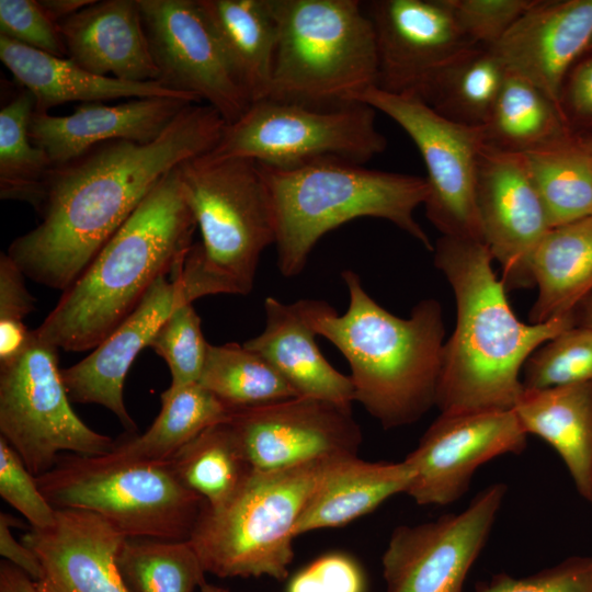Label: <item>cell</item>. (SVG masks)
<instances>
[{"mask_svg":"<svg viewBox=\"0 0 592 592\" xmlns=\"http://www.w3.org/2000/svg\"><path fill=\"white\" fill-rule=\"evenodd\" d=\"M226 125L208 104L192 103L151 143L105 141L54 164L35 208L41 221L7 254L26 277L66 291L156 184L209 152Z\"/></svg>","mask_w":592,"mask_h":592,"instance_id":"6da1fadb","label":"cell"},{"mask_svg":"<svg viewBox=\"0 0 592 592\" xmlns=\"http://www.w3.org/2000/svg\"><path fill=\"white\" fill-rule=\"evenodd\" d=\"M433 251L457 308L456 327L443 346L435 406L447 414L513 410L524 390L520 374L526 360L576 326L574 314L524 323L485 242L442 236Z\"/></svg>","mask_w":592,"mask_h":592,"instance_id":"7a4b0ae2","label":"cell"},{"mask_svg":"<svg viewBox=\"0 0 592 592\" xmlns=\"http://www.w3.org/2000/svg\"><path fill=\"white\" fill-rule=\"evenodd\" d=\"M197 225L179 167L168 172L35 329L70 352L93 350L155 282L183 266Z\"/></svg>","mask_w":592,"mask_h":592,"instance_id":"3957f363","label":"cell"},{"mask_svg":"<svg viewBox=\"0 0 592 592\" xmlns=\"http://www.w3.org/2000/svg\"><path fill=\"white\" fill-rule=\"evenodd\" d=\"M349 292L343 315L323 300L314 301L312 326L351 367L354 399L384 429L421 419L435 406L444 346L442 308L424 299L399 318L375 301L360 276L344 270Z\"/></svg>","mask_w":592,"mask_h":592,"instance_id":"277c9868","label":"cell"},{"mask_svg":"<svg viewBox=\"0 0 592 592\" xmlns=\"http://www.w3.org/2000/svg\"><path fill=\"white\" fill-rule=\"evenodd\" d=\"M258 164L274 215L277 267L285 277L304 270L328 231L361 217L386 219L433 250L414 219V210L429 194L425 178L367 169L333 157L288 168Z\"/></svg>","mask_w":592,"mask_h":592,"instance_id":"5b68a950","label":"cell"},{"mask_svg":"<svg viewBox=\"0 0 592 592\" xmlns=\"http://www.w3.org/2000/svg\"><path fill=\"white\" fill-rule=\"evenodd\" d=\"M179 170L202 236L181 270L187 299L248 295L262 252L275 242L271 200L258 162L201 156Z\"/></svg>","mask_w":592,"mask_h":592,"instance_id":"8992f818","label":"cell"},{"mask_svg":"<svg viewBox=\"0 0 592 592\" xmlns=\"http://www.w3.org/2000/svg\"><path fill=\"white\" fill-rule=\"evenodd\" d=\"M278 25L265 99L330 109L377 86L373 23L356 0H273Z\"/></svg>","mask_w":592,"mask_h":592,"instance_id":"52a82bcc","label":"cell"},{"mask_svg":"<svg viewBox=\"0 0 592 592\" xmlns=\"http://www.w3.org/2000/svg\"><path fill=\"white\" fill-rule=\"evenodd\" d=\"M330 457L277 470L251 469L223 505H204L190 542L206 573L282 581L295 526Z\"/></svg>","mask_w":592,"mask_h":592,"instance_id":"ba28073f","label":"cell"},{"mask_svg":"<svg viewBox=\"0 0 592 592\" xmlns=\"http://www.w3.org/2000/svg\"><path fill=\"white\" fill-rule=\"evenodd\" d=\"M55 509L92 512L126 538L189 540L205 501L169 462L66 453L36 477Z\"/></svg>","mask_w":592,"mask_h":592,"instance_id":"9c48e42d","label":"cell"},{"mask_svg":"<svg viewBox=\"0 0 592 592\" xmlns=\"http://www.w3.org/2000/svg\"><path fill=\"white\" fill-rule=\"evenodd\" d=\"M376 110L362 102L318 109L273 99L253 102L204 158H244L288 168L333 157L363 164L385 151Z\"/></svg>","mask_w":592,"mask_h":592,"instance_id":"30bf717a","label":"cell"},{"mask_svg":"<svg viewBox=\"0 0 592 592\" xmlns=\"http://www.w3.org/2000/svg\"><path fill=\"white\" fill-rule=\"evenodd\" d=\"M58 350L32 330L24 350L0 364L1 437L35 477L47 473L64 452L94 456L115 446L72 410Z\"/></svg>","mask_w":592,"mask_h":592,"instance_id":"8fae6325","label":"cell"},{"mask_svg":"<svg viewBox=\"0 0 592 592\" xmlns=\"http://www.w3.org/2000/svg\"><path fill=\"white\" fill-rule=\"evenodd\" d=\"M396 122L417 146L426 168V218L442 236L483 242L477 206L482 127L454 123L415 96L377 87L354 98Z\"/></svg>","mask_w":592,"mask_h":592,"instance_id":"7c38bea8","label":"cell"},{"mask_svg":"<svg viewBox=\"0 0 592 592\" xmlns=\"http://www.w3.org/2000/svg\"><path fill=\"white\" fill-rule=\"evenodd\" d=\"M157 81L215 109L227 125L252 104L198 0H139Z\"/></svg>","mask_w":592,"mask_h":592,"instance_id":"4fadbf2b","label":"cell"},{"mask_svg":"<svg viewBox=\"0 0 592 592\" xmlns=\"http://www.w3.org/2000/svg\"><path fill=\"white\" fill-rule=\"evenodd\" d=\"M506 493L493 483L460 513L394 530L382 558L386 592H464Z\"/></svg>","mask_w":592,"mask_h":592,"instance_id":"5bb4252c","label":"cell"},{"mask_svg":"<svg viewBox=\"0 0 592 592\" xmlns=\"http://www.w3.org/2000/svg\"><path fill=\"white\" fill-rule=\"evenodd\" d=\"M228 423L246 460L258 470L357 455L362 442L351 408L316 398L294 397L238 409Z\"/></svg>","mask_w":592,"mask_h":592,"instance_id":"9a60e30c","label":"cell"},{"mask_svg":"<svg viewBox=\"0 0 592 592\" xmlns=\"http://www.w3.org/2000/svg\"><path fill=\"white\" fill-rule=\"evenodd\" d=\"M526 442L514 410L441 413L405 458L413 474L406 493L420 505L451 504L479 466L522 453Z\"/></svg>","mask_w":592,"mask_h":592,"instance_id":"2e32d148","label":"cell"},{"mask_svg":"<svg viewBox=\"0 0 592 592\" xmlns=\"http://www.w3.org/2000/svg\"><path fill=\"white\" fill-rule=\"evenodd\" d=\"M483 242L502 267L506 289L534 285L531 255L551 228L524 155L485 143L477 170Z\"/></svg>","mask_w":592,"mask_h":592,"instance_id":"e0dca14e","label":"cell"},{"mask_svg":"<svg viewBox=\"0 0 592 592\" xmlns=\"http://www.w3.org/2000/svg\"><path fill=\"white\" fill-rule=\"evenodd\" d=\"M376 36L377 88L417 96L453 58L476 46L448 0H374L366 4Z\"/></svg>","mask_w":592,"mask_h":592,"instance_id":"ac0fdd59","label":"cell"},{"mask_svg":"<svg viewBox=\"0 0 592 592\" xmlns=\"http://www.w3.org/2000/svg\"><path fill=\"white\" fill-rule=\"evenodd\" d=\"M187 299L181 270L168 281L159 277L136 309L80 362L61 369L70 400L95 403L113 412L128 434L137 424L124 403L126 375L139 352L149 345L172 311Z\"/></svg>","mask_w":592,"mask_h":592,"instance_id":"d6986e66","label":"cell"},{"mask_svg":"<svg viewBox=\"0 0 592 592\" xmlns=\"http://www.w3.org/2000/svg\"><path fill=\"white\" fill-rule=\"evenodd\" d=\"M126 537L101 516L56 509L54 523L33 528L21 540L39 559V592H128L117 566Z\"/></svg>","mask_w":592,"mask_h":592,"instance_id":"ffe728a7","label":"cell"},{"mask_svg":"<svg viewBox=\"0 0 592 592\" xmlns=\"http://www.w3.org/2000/svg\"><path fill=\"white\" fill-rule=\"evenodd\" d=\"M591 43L592 0H535L489 48L508 72L526 79L558 104L566 76Z\"/></svg>","mask_w":592,"mask_h":592,"instance_id":"44dd1931","label":"cell"},{"mask_svg":"<svg viewBox=\"0 0 592 592\" xmlns=\"http://www.w3.org/2000/svg\"><path fill=\"white\" fill-rule=\"evenodd\" d=\"M192 103L186 98H135L115 105L81 103L66 116L34 111L30 137L53 163H65L90 149L112 140L148 144L156 140Z\"/></svg>","mask_w":592,"mask_h":592,"instance_id":"7402d4cb","label":"cell"},{"mask_svg":"<svg viewBox=\"0 0 592 592\" xmlns=\"http://www.w3.org/2000/svg\"><path fill=\"white\" fill-rule=\"evenodd\" d=\"M68 58L98 76L157 81L139 0L94 1L58 23Z\"/></svg>","mask_w":592,"mask_h":592,"instance_id":"603a6c76","label":"cell"},{"mask_svg":"<svg viewBox=\"0 0 592 592\" xmlns=\"http://www.w3.org/2000/svg\"><path fill=\"white\" fill-rule=\"evenodd\" d=\"M315 299L284 304L264 300L265 327L243 343L264 357L293 388L297 397L316 398L351 408L354 386L320 352L312 326Z\"/></svg>","mask_w":592,"mask_h":592,"instance_id":"cb8c5ba5","label":"cell"},{"mask_svg":"<svg viewBox=\"0 0 592 592\" xmlns=\"http://www.w3.org/2000/svg\"><path fill=\"white\" fill-rule=\"evenodd\" d=\"M0 59L20 86L35 99V112L80 101L150 96L196 98L167 89L158 81L133 82L89 72L68 57H58L0 35Z\"/></svg>","mask_w":592,"mask_h":592,"instance_id":"d4e9b609","label":"cell"},{"mask_svg":"<svg viewBox=\"0 0 592 592\" xmlns=\"http://www.w3.org/2000/svg\"><path fill=\"white\" fill-rule=\"evenodd\" d=\"M412 477L405 459L385 463L366 462L357 455L330 457L297 521L295 535L345 525L388 498L406 493Z\"/></svg>","mask_w":592,"mask_h":592,"instance_id":"484cf974","label":"cell"},{"mask_svg":"<svg viewBox=\"0 0 592 592\" xmlns=\"http://www.w3.org/2000/svg\"><path fill=\"white\" fill-rule=\"evenodd\" d=\"M513 410L527 435L555 448L578 493L592 504V382L524 389Z\"/></svg>","mask_w":592,"mask_h":592,"instance_id":"4316f807","label":"cell"},{"mask_svg":"<svg viewBox=\"0 0 592 592\" xmlns=\"http://www.w3.org/2000/svg\"><path fill=\"white\" fill-rule=\"evenodd\" d=\"M530 269L538 287L531 323L574 314L592 293V216L550 228L535 247Z\"/></svg>","mask_w":592,"mask_h":592,"instance_id":"83f0119b","label":"cell"},{"mask_svg":"<svg viewBox=\"0 0 592 592\" xmlns=\"http://www.w3.org/2000/svg\"><path fill=\"white\" fill-rule=\"evenodd\" d=\"M251 102L267 96L278 37L273 0H198Z\"/></svg>","mask_w":592,"mask_h":592,"instance_id":"f1b7e54d","label":"cell"},{"mask_svg":"<svg viewBox=\"0 0 592 592\" xmlns=\"http://www.w3.org/2000/svg\"><path fill=\"white\" fill-rule=\"evenodd\" d=\"M482 132L487 145L522 155L553 149L574 137L558 104L511 72Z\"/></svg>","mask_w":592,"mask_h":592,"instance_id":"f546056e","label":"cell"},{"mask_svg":"<svg viewBox=\"0 0 592 592\" xmlns=\"http://www.w3.org/2000/svg\"><path fill=\"white\" fill-rule=\"evenodd\" d=\"M506 75L490 48L476 45L439 70L415 98L454 123L483 127Z\"/></svg>","mask_w":592,"mask_h":592,"instance_id":"4dcf8cb0","label":"cell"},{"mask_svg":"<svg viewBox=\"0 0 592 592\" xmlns=\"http://www.w3.org/2000/svg\"><path fill=\"white\" fill-rule=\"evenodd\" d=\"M161 409L143 434L115 441L112 455L132 460L169 462L207 428L227 422L234 410L200 383L160 395Z\"/></svg>","mask_w":592,"mask_h":592,"instance_id":"1f68e13d","label":"cell"},{"mask_svg":"<svg viewBox=\"0 0 592 592\" xmlns=\"http://www.w3.org/2000/svg\"><path fill=\"white\" fill-rule=\"evenodd\" d=\"M524 156L551 228L592 216V148L584 138Z\"/></svg>","mask_w":592,"mask_h":592,"instance_id":"d6a6232c","label":"cell"},{"mask_svg":"<svg viewBox=\"0 0 592 592\" xmlns=\"http://www.w3.org/2000/svg\"><path fill=\"white\" fill-rule=\"evenodd\" d=\"M169 463L180 481L213 509L227 502L252 469L228 421L201 432Z\"/></svg>","mask_w":592,"mask_h":592,"instance_id":"836d02e7","label":"cell"},{"mask_svg":"<svg viewBox=\"0 0 592 592\" xmlns=\"http://www.w3.org/2000/svg\"><path fill=\"white\" fill-rule=\"evenodd\" d=\"M198 383L231 410L297 397L277 371L243 344H208Z\"/></svg>","mask_w":592,"mask_h":592,"instance_id":"e575fe53","label":"cell"},{"mask_svg":"<svg viewBox=\"0 0 592 592\" xmlns=\"http://www.w3.org/2000/svg\"><path fill=\"white\" fill-rule=\"evenodd\" d=\"M34 111L35 99L24 88L1 106L0 197L26 202L36 208L54 163L30 137Z\"/></svg>","mask_w":592,"mask_h":592,"instance_id":"d590c367","label":"cell"},{"mask_svg":"<svg viewBox=\"0 0 592 592\" xmlns=\"http://www.w3.org/2000/svg\"><path fill=\"white\" fill-rule=\"evenodd\" d=\"M117 566L128 592H194L206 583L190 540L126 538Z\"/></svg>","mask_w":592,"mask_h":592,"instance_id":"8d00e7d4","label":"cell"},{"mask_svg":"<svg viewBox=\"0 0 592 592\" xmlns=\"http://www.w3.org/2000/svg\"><path fill=\"white\" fill-rule=\"evenodd\" d=\"M522 372L525 390L592 382V329L576 325L562 331L535 350Z\"/></svg>","mask_w":592,"mask_h":592,"instance_id":"74e56055","label":"cell"},{"mask_svg":"<svg viewBox=\"0 0 592 592\" xmlns=\"http://www.w3.org/2000/svg\"><path fill=\"white\" fill-rule=\"evenodd\" d=\"M208 344L202 332L201 318L192 304L177 307L148 345L166 361L170 369L171 382L166 390L198 383Z\"/></svg>","mask_w":592,"mask_h":592,"instance_id":"f35d334b","label":"cell"},{"mask_svg":"<svg viewBox=\"0 0 592 592\" xmlns=\"http://www.w3.org/2000/svg\"><path fill=\"white\" fill-rule=\"evenodd\" d=\"M0 496L20 512L33 528H46L55 521L56 509L41 491L36 477L1 436Z\"/></svg>","mask_w":592,"mask_h":592,"instance_id":"ab89813d","label":"cell"},{"mask_svg":"<svg viewBox=\"0 0 592 592\" xmlns=\"http://www.w3.org/2000/svg\"><path fill=\"white\" fill-rule=\"evenodd\" d=\"M466 37L478 46H494L535 0H448Z\"/></svg>","mask_w":592,"mask_h":592,"instance_id":"60d3db41","label":"cell"},{"mask_svg":"<svg viewBox=\"0 0 592 592\" xmlns=\"http://www.w3.org/2000/svg\"><path fill=\"white\" fill-rule=\"evenodd\" d=\"M0 35L54 56L68 57L58 24L38 0H0Z\"/></svg>","mask_w":592,"mask_h":592,"instance_id":"b9f144b4","label":"cell"},{"mask_svg":"<svg viewBox=\"0 0 592 592\" xmlns=\"http://www.w3.org/2000/svg\"><path fill=\"white\" fill-rule=\"evenodd\" d=\"M475 592H592V557H572L527 577L499 573Z\"/></svg>","mask_w":592,"mask_h":592,"instance_id":"7bdbcfd3","label":"cell"},{"mask_svg":"<svg viewBox=\"0 0 592 592\" xmlns=\"http://www.w3.org/2000/svg\"><path fill=\"white\" fill-rule=\"evenodd\" d=\"M35 299L25 285V275L7 253L0 255V350L19 352L29 341L31 330L23 319L34 309Z\"/></svg>","mask_w":592,"mask_h":592,"instance_id":"ee69618b","label":"cell"},{"mask_svg":"<svg viewBox=\"0 0 592 592\" xmlns=\"http://www.w3.org/2000/svg\"><path fill=\"white\" fill-rule=\"evenodd\" d=\"M365 579L346 555L329 554L316 559L289 582L287 592H364Z\"/></svg>","mask_w":592,"mask_h":592,"instance_id":"f6af8a7d","label":"cell"},{"mask_svg":"<svg viewBox=\"0 0 592 592\" xmlns=\"http://www.w3.org/2000/svg\"><path fill=\"white\" fill-rule=\"evenodd\" d=\"M558 106L570 130L573 123L592 124V55L578 60L566 76Z\"/></svg>","mask_w":592,"mask_h":592,"instance_id":"bcb514c9","label":"cell"},{"mask_svg":"<svg viewBox=\"0 0 592 592\" xmlns=\"http://www.w3.org/2000/svg\"><path fill=\"white\" fill-rule=\"evenodd\" d=\"M18 524L9 514H0V555L37 582L43 576L42 563L29 546L13 536L11 528Z\"/></svg>","mask_w":592,"mask_h":592,"instance_id":"7dc6e473","label":"cell"},{"mask_svg":"<svg viewBox=\"0 0 592 592\" xmlns=\"http://www.w3.org/2000/svg\"><path fill=\"white\" fill-rule=\"evenodd\" d=\"M0 592H39L35 582L22 570L2 560L0 563Z\"/></svg>","mask_w":592,"mask_h":592,"instance_id":"c3c4849f","label":"cell"},{"mask_svg":"<svg viewBox=\"0 0 592 592\" xmlns=\"http://www.w3.org/2000/svg\"><path fill=\"white\" fill-rule=\"evenodd\" d=\"M95 0H38L46 14L55 22L69 18Z\"/></svg>","mask_w":592,"mask_h":592,"instance_id":"681fc988","label":"cell"},{"mask_svg":"<svg viewBox=\"0 0 592 592\" xmlns=\"http://www.w3.org/2000/svg\"><path fill=\"white\" fill-rule=\"evenodd\" d=\"M576 325L592 329V293L577 307Z\"/></svg>","mask_w":592,"mask_h":592,"instance_id":"f907efd6","label":"cell"},{"mask_svg":"<svg viewBox=\"0 0 592 592\" xmlns=\"http://www.w3.org/2000/svg\"><path fill=\"white\" fill-rule=\"evenodd\" d=\"M201 592H229L228 590L221 588V587H218V585H214V584H210V583H204L201 588H200Z\"/></svg>","mask_w":592,"mask_h":592,"instance_id":"816d5d0a","label":"cell"},{"mask_svg":"<svg viewBox=\"0 0 592 592\" xmlns=\"http://www.w3.org/2000/svg\"><path fill=\"white\" fill-rule=\"evenodd\" d=\"M587 139V143L589 144V146L592 148V136L591 137H585Z\"/></svg>","mask_w":592,"mask_h":592,"instance_id":"f5cc1de1","label":"cell"},{"mask_svg":"<svg viewBox=\"0 0 592 592\" xmlns=\"http://www.w3.org/2000/svg\"><path fill=\"white\" fill-rule=\"evenodd\" d=\"M588 52H592V43H591V45H590Z\"/></svg>","mask_w":592,"mask_h":592,"instance_id":"db71d44e","label":"cell"}]
</instances>
